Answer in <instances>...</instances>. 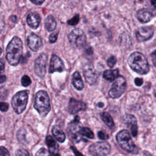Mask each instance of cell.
Returning a JSON list of instances; mask_svg holds the SVG:
<instances>
[{
    "label": "cell",
    "mask_w": 156,
    "mask_h": 156,
    "mask_svg": "<svg viewBox=\"0 0 156 156\" xmlns=\"http://www.w3.org/2000/svg\"><path fill=\"white\" fill-rule=\"evenodd\" d=\"M23 53V43L20 38L14 37L6 48V59L13 66L17 65Z\"/></svg>",
    "instance_id": "obj_1"
},
{
    "label": "cell",
    "mask_w": 156,
    "mask_h": 156,
    "mask_svg": "<svg viewBox=\"0 0 156 156\" xmlns=\"http://www.w3.org/2000/svg\"><path fill=\"white\" fill-rule=\"evenodd\" d=\"M128 64L134 71L140 74H146L149 71V65L146 58L139 52H134L130 55Z\"/></svg>",
    "instance_id": "obj_2"
},
{
    "label": "cell",
    "mask_w": 156,
    "mask_h": 156,
    "mask_svg": "<svg viewBox=\"0 0 156 156\" xmlns=\"http://www.w3.org/2000/svg\"><path fill=\"white\" fill-rule=\"evenodd\" d=\"M34 108L41 117H45L51 109L50 101L48 93L40 90L35 95L34 101Z\"/></svg>",
    "instance_id": "obj_3"
},
{
    "label": "cell",
    "mask_w": 156,
    "mask_h": 156,
    "mask_svg": "<svg viewBox=\"0 0 156 156\" xmlns=\"http://www.w3.org/2000/svg\"><path fill=\"white\" fill-rule=\"evenodd\" d=\"M29 91L27 90H23L16 93L12 99L11 104L14 111L20 114L25 110L27 100H28Z\"/></svg>",
    "instance_id": "obj_4"
},
{
    "label": "cell",
    "mask_w": 156,
    "mask_h": 156,
    "mask_svg": "<svg viewBox=\"0 0 156 156\" xmlns=\"http://www.w3.org/2000/svg\"><path fill=\"white\" fill-rule=\"evenodd\" d=\"M119 145L124 151L128 152H132L135 148V145L130 136L129 132L127 130L119 131L116 136Z\"/></svg>",
    "instance_id": "obj_5"
},
{
    "label": "cell",
    "mask_w": 156,
    "mask_h": 156,
    "mask_svg": "<svg viewBox=\"0 0 156 156\" xmlns=\"http://www.w3.org/2000/svg\"><path fill=\"white\" fill-rule=\"evenodd\" d=\"M68 38L72 46L76 48L83 47L87 41L85 33L80 29L78 28L73 29L68 34Z\"/></svg>",
    "instance_id": "obj_6"
},
{
    "label": "cell",
    "mask_w": 156,
    "mask_h": 156,
    "mask_svg": "<svg viewBox=\"0 0 156 156\" xmlns=\"http://www.w3.org/2000/svg\"><path fill=\"white\" fill-rule=\"evenodd\" d=\"M110 145L106 141L94 143L88 149L89 153L93 156H106L110 154Z\"/></svg>",
    "instance_id": "obj_7"
},
{
    "label": "cell",
    "mask_w": 156,
    "mask_h": 156,
    "mask_svg": "<svg viewBox=\"0 0 156 156\" xmlns=\"http://www.w3.org/2000/svg\"><path fill=\"white\" fill-rule=\"evenodd\" d=\"M126 88V81L124 77L119 76L115 81L110 88L108 95L113 99L119 98L125 91Z\"/></svg>",
    "instance_id": "obj_8"
},
{
    "label": "cell",
    "mask_w": 156,
    "mask_h": 156,
    "mask_svg": "<svg viewBox=\"0 0 156 156\" xmlns=\"http://www.w3.org/2000/svg\"><path fill=\"white\" fill-rule=\"evenodd\" d=\"M48 56L44 53L40 54L34 62V71L36 75L40 77H43L46 74V63Z\"/></svg>",
    "instance_id": "obj_9"
},
{
    "label": "cell",
    "mask_w": 156,
    "mask_h": 156,
    "mask_svg": "<svg viewBox=\"0 0 156 156\" xmlns=\"http://www.w3.org/2000/svg\"><path fill=\"white\" fill-rule=\"evenodd\" d=\"M82 127L81 126L79 118L76 116L74 120H73L68 126V130L71 133L72 138L77 142L82 140V136L81 135V130Z\"/></svg>",
    "instance_id": "obj_10"
},
{
    "label": "cell",
    "mask_w": 156,
    "mask_h": 156,
    "mask_svg": "<svg viewBox=\"0 0 156 156\" xmlns=\"http://www.w3.org/2000/svg\"><path fill=\"white\" fill-rule=\"evenodd\" d=\"M83 74L87 83L90 85H94L98 79V73L95 70L93 65L87 64L83 66Z\"/></svg>",
    "instance_id": "obj_11"
},
{
    "label": "cell",
    "mask_w": 156,
    "mask_h": 156,
    "mask_svg": "<svg viewBox=\"0 0 156 156\" xmlns=\"http://www.w3.org/2000/svg\"><path fill=\"white\" fill-rule=\"evenodd\" d=\"M154 34L152 26H142L138 28L135 33L136 38L140 42L145 41L150 39Z\"/></svg>",
    "instance_id": "obj_12"
},
{
    "label": "cell",
    "mask_w": 156,
    "mask_h": 156,
    "mask_svg": "<svg viewBox=\"0 0 156 156\" xmlns=\"http://www.w3.org/2000/svg\"><path fill=\"white\" fill-rule=\"evenodd\" d=\"M27 45L33 51H38L43 46L41 38L35 34H30L27 38Z\"/></svg>",
    "instance_id": "obj_13"
},
{
    "label": "cell",
    "mask_w": 156,
    "mask_h": 156,
    "mask_svg": "<svg viewBox=\"0 0 156 156\" xmlns=\"http://www.w3.org/2000/svg\"><path fill=\"white\" fill-rule=\"evenodd\" d=\"M123 121L129 128L132 136L135 137L138 133L137 122L135 117L132 115H126L123 117Z\"/></svg>",
    "instance_id": "obj_14"
},
{
    "label": "cell",
    "mask_w": 156,
    "mask_h": 156,
    "mask_svg": "<svg viewBox=\"0 0 156 156\" xmlns=\"http://www.w3.org/2000/svg\"><path fill=\"white\" fill-rule=\"evenodd\" d=\"M64 70V64L62 59L57 56L53 55L51 58L49 71L50 73L54 72H62Z\"/></svg>",
    "instance_id": "obj_15"
},
{
    "label": "cell",
    "mask_w": 156,
    "mask_h": 156,
    "mask_svg": "<svg viewBox=\"0 0 156 156\" xmlns=\"http://www.w3.org/2000/svg\"><path fill=\"white\" fill-rule=\"evenodd\" d=\"M86 104L80 101H78L74 98H71L68 104V112L71 114H74L80 110H85Z\"/></svg>",
    "instance_id": "obj_16"
},
{
    "label": "cell",
    "mask_w": 156,
    "mask_h": 156,
    "mask_svg": "<svg viewBox=\"0 0 156 156\" xmlns=\"http://www.w3.org/2000/svg\"><path fill=\"white\" fill-rule=\"evenodd\" d=\"M46 143L49 149V151L52 156H60L58 145L51 135L46 136Z\"/></svg>",
    "instance_id": "obj_17"
},
{
    "label": "cell",
    "mask_w": 156,
    "mask_h": 156,
    "mask_svg": "<svg viewBox=\"0 0 156 156\" xmlns=\"http://www.w3.org/2000/svg\"><path fill=\"white\" fill-rule=\"evenodd\" d=\"M136 17L142 23H146L150 21L153 18L152 13L147 9H141L137 11Z\"/></svg>",
    "instance_id": "obj_18"
},
{
    "label": "cell",
    "mask_w": 156,
    "mask_h": 156,
    "mask_svg": "<svg viewBox=\"0 0 156 156\" xmlns=\"http://www.w3.org/2000/svg\"><path fill=\"white\" fill-rule=\"evenodd\" d=\"M41 18L37 12H31L27 16V23L32 29H37L40 23Z\"/></svg>",
    "instance_id": "obj_19"
},
{
    "label": "cell",
    "mask_w": 156,
    "mask_h": 156,
    "mask_svg": "<svg viewBox=\"0 0 156 156\" xmlns=\"http://www.w3.org/2000/svg\"><path fill=\"white\" fill-rule=\"evenodd\" d=\"M72 83L74 87L78 90H82L83 88V82L82 81L80 73L76 71L72 77Z\"/></svg>",
    "instance_id": "obj_20"
},
{
    "label": "cell",
    "mask_w": 156,
    "mask_h": 156,
    "mask_svg": "<svg viewBox=\"0 0 156 156\" xmlns=\"http://www.w3.org/2000/svg\"><path fill=\"white\" fill-rule=\"evenodd\" d=\"M52 133L55 138L59 142L63 143L65 140V135L62 129L58 126H53L52 129Z\"/></svg>",
    "instance_id": "obj_21"
},
{
    "label": "cell",
    "mask_w": 156,
    "mask_h": 156,
    "mask_svg": "<svg viewBox=\"0 0 156 156\" xmlns=\"http://www.w3.org/2000/svg\"><path fill=\"white\" fill-rule=\"evenodd\" d=\"M119 76V71L118 69H107L105 70L103 73V77L109 81H113Z\"/></svg>",
    "instance_id": "obj_22"
},
{
    "label": "cell",
    "mask_w": 156,
    "mask_h": 156,
    "mask_svg": "<svg viewBox=\"0 0 156 156\" xmlns=\"http://www.w3.org/2000/svg\"><path fill=\"white\" fill-rule=\"evenodd\" d=\"M56 25H57V23L55 18L53 17V16L48 15L46 18L45 23H44L46 29L49 32L53 31L54 30H55L56 27Z\"/></svg>",
    "instance_id": "obj_23"
},
{
    "label": "cell",
    "mask_w": 156,
    "mask_h": 156,
    "mask_svg": "<svg viewBox=\"0 0 156 156\" xmlns=\"http://www.w3.org/2000/svg\"><path fill=\"white\" fill-rule=\"evenodd\" d=\"M101 117L104 123L110 128H112L114 126V122L111 115L107 112H103L101 114Z\"/></svg>",
    "instance_id": "obj_24"
},
{
    "label": "cell",
    "mask_w": 156,
    "mask_h": 156,
    "mask_svg": "<svg viewBox=\"0 0 156 156\" xmlns=\"http://www.w3.org/2000/svg\"><path fill=\"white\" fill-rule=\"evenodd\" d=\"M81 135L83 137H87L90 139L94 138V134L92 131L89 128L85 127H82L81 130Z\"/></svg>",
    "instance_id": "obj_25"
},
{
    "label": "cell",
    "mask_w": 156,
    "mask_h": 156,
    "mask_svg": "<svg viewBox=\"0 0 156 156\" xmlns=\"http://www.w3.org/2000/svg\"><path fill=\"white\" fill-rule=\"evenodd\" d=\"M17 138L19 141L24 144V142L26 141V131L23 128L20 129L17 133Z\"/></svg>",
    "instance_id": "obj_26"
},
{
    "label": "cell",
    "mask_w": 156,
    "mask_h": 156,
    "mask_svg": "<svg viewBox=\"0 0 156 156\" xmlns=\"http://www.w3.org/2000/svg\"><path fill=\"white\" fill-rule=\"evenodd\" d=\"M35 156H52L49 151L45 148L42 147L35 154Z\"/></svg>",
    "instance_id": "obj_27"
},
{
    "label": "cell",
    "mask_w": 156,
    "mask_h": 156,
    "mask_svg": "<svg viewBox=\"0 0 156 156\" xmlns=\"http://www.w3.org/2000/svg\"><path fill=\"white\" fill-rule=\"evenodd\" d=\"M30 83H31V80H30V77L27 75L23 76L22 79H21V84H22V85L24 86V87H27Z\"/></svg>",
    "instance_id": "obj_28"
},
{
    "label": "cell",
    "mask_w": 156,
    "mask_h": 156,
    "mask_svg": "<svg viewBox=\"0 0 156 156\" xmlns=\"http://www.w3.org/2000/svg\"><path fill=\"white\" fill-rule=\"evenodd\" d=\"M79 15H76L71 19L68 21V24L71 26H75L79 23Z\"/></svg>",
    "instance_id": "obj_29"
},
{
    "label": "cell",
    "mask_w": 156,
    "mask_h": 156,
    "mask_svg": "<svg viewBox=\"0 0 156 156\" xmlns=\"http://www.w3.org/2000/svg\"><path fill=\"white\" fill-rule=\"evenodd\" d=\"M116 62V58L115 56H110L107 60V63L110 68L114 66Z\"/></svg>",
    "instance_id": "obj_30"
},
{
    "label": "cell",
    "mask_w": 156,
    "mask_h": 156,
    "mask_svg": "<svg viewBox=\"0 0 156 156\" xmlns=\"http://www.w3.org/2000/svg\"><path fill=\"white\" fill-rule=\"evenodd\" d=\"M16 156H30L29 152L24 149H18L16 152Z\"/></svg>",
    "instance_id": "obj_31"
},
{
    "label": "cell",
    "mask_w": 156,
    "mask_h": 156,
    "mask_svg": "<svg viewBox=\"0 0 156 156\" xmlns=\"http://www.w3.org/2000/svg\"><path fill=\"white\" fill-rule=\"evenodd\" d=\"M58 32L57 31L55 32H53L52 34H51L49 37V41L52 43L55 42V41L57 39V37H58Z\"/></svg>",
    "instance_id": "obj_32"
},
{
    "label": "cell",
    "mask_w": 156,
    "mask_h": 156,
    "mask_svg": "<svg viewBox=\"0 0 156 156\" xmlns=\"http://www.w3.org/2000/svg\"><path fill=\"white\" fill-rule=\"evenodd\" d=\"M0 156H10L8 150L3 146L0 147Z\"/></svg>",
    "instance_id": "obj_33"
},
{
    "label": "cell",
    "mask_w": 156,
    "mask_h": 156,
    "mask_svg": "<svg viewBox=\"0 0 156 156\" xmlns=\"http://www.w3.org/2000/svg\"><path fill=\"white\" fill-rule=\"evenodd\" d=\"M98 136L101 140H107L108 138V135L104 131H99L98 132Z\"/></svg>",
    "instance_id": "obj_34"
},
{
    "label": "cell",
    "mask_w": 156,
    "mask_h": 156,
    "mask_svg": "<svg viewBox=\"0 0 156 156\" xmlns=\"http://www.w3.org/2000/svg\"><path fill=\"white\" fill-rule=\"evenodd\" d=\"M9 108V104L6 102H1V111L6 112Z\"/></svg>",
    "instance_id": "obj_35"
},
{
    "label": "cell",
    "mask_w": 156,
    "mask_h": 156,
    "mask_svg": "<svg viewBox=\"0 0 156 156\" xmlns=\"http://www.w3.org/2000/svg\"><path fill=\"white\" fill-rule=\"evenodd\" d=\"M151 60L152 61L153 64L156 66V50H155L154 52H152L151 54Z\"/></svg>",
    "instance_id": "obj_36"
},
{
    "label": "cell",
    "mask_w": 156,
    "mask_h": 156,
    "mask_svg": "<svg viewBox=\"0 0 156 156\" xmlns=\"http://www.w3.org/2000/svg\"><path fill=\"white\" fill-rule=\"evenodd\" d=\"M134 82H135V83L136 86H141L143 83V80L141 78L137 77V78L135 79Z\"/></svg>",
    "instance_id": "obj_37"
},
{
    "label": "cell",
    "mask_w": 156,
    "mask_h": 156,
    "mask_svg": "<svg viewBox=\"0 0 156 156\" xmlns=\"http://www.w3.org/2000/svg\"><path fill=\"white\" fill-rule=\"evenodd\" d=\"M32 3L36 4V5H40L43 4L44 0H30Z\"/></svg>",
    "instance_id": "obj_38"
},
{
    "label": "cell",
    "mask_w": 156,
    "mask_h": 156,
    "mask_svg": "<svg viewBox=\"0 0 156 156\" xmlns=\"http://www.w3.org/2000/svg\"><path fill=\"white\" fill-rule=\"evenodd\" d=\"M71 149H73V151H74V154H76V156H84V155H83L80 152H79L75 147H71Z\"/></svg>",
    "instance_id": "obj_39"
},
{
    "label": "cell",
    "mask_w": 156,
    "mask_h": 156,
    "mask_svg": "<svg viewBox=\"0 0 156 156\" xmlns=\"http://www.w3.org/2000/svg\"><path fill=\"white\" fill-rule=\"evenodd\" d=\"M4 63L2 61V60H1V73H2L4 72Z\"/></svg>",
    "instance_id": "obj_40"
},
{
    "label": "cell",
    "mask_w": 156,
    "mask_h": 156,
    "mask_svg": "<svg viewBox=\"0 0 156 156\" xmlns=\"http://www.w3.org/2000/svg\"><path fill=\"white\" fill-rule=\"evenodd\" d=\"M5 79H6L5 76H4V75H1V77H0V80H1V83H2L5 80Z\"/></svg>",
    "instance_id": "obj_41"
},
{
    "label": "cell",
    "mask_w": 156,
    "mask_h": 156,
    "mask_svg": "<svg viewBox=\"0 0 156 156\" xmlns=\"http://www.w3.org/2000/svg\"><path fill=\"white\" fill-rule=\"evenodd\" d=\"M151 2L152 5L154 7L155 9L156 10V0H151Z\"/></svg>",
    "instance_id": "obj_42"
},
{
    "label": "cell",
    "mask_w": 156,
    "mask_h": 156,
    "mask_svg": "<svg viewBox=\"0 0 156 156\" xmlns=\"http://www.w3.org/2000/svg\"><path fill=\"white\" fill-rule=\"evenodd\" d=\"M11 20H12L13 22H16V16H12L11 17Z\"/></svg>",
    "instance_id": "obj_43"
},
{
    "label": "cell",
    "mask_w": 156,
    "mask_h": 156,
    "mask_svg": "<svg viewBox=\"0 0 156 156\" xmlns=\"http://www.w3.org/2000/svg\"><path fill=\"white\" fill-rule=\"evenodd\" d=\"M98 107H102L103 106H104V104L102 103V102H99V103H98Z\"/></svg>",
    "instance_id": "obj_44"
},
{
    "label": "cell",
    "mask_w": 156,
    "mask_h": 156,
    "mask_svg": "<svg viewBox=\"0 0 156 156\" xmlns=\"http://www.w3.org/2000/svg\"><path fill=\"white\" fill-rule=\"evenodd\" d=\"M155 97H156V93H155Z\"/></svg>",
    "instance_id": "obj_45"
},
{
    "label": "cell",
    "mask_w": 156,
    "mask_h": 156,
    "mask_svg": "<svg viewBox=\"0 0 156 156\" xmlns=\"http://www.w3.org/2000/svg\"><path fill=\"white\" fill-rule=\"evenodd\" d=\"M140 1H141V0H140Z\"/></svg>",
    "instance_id": "obj_46"
}]
</instances>
